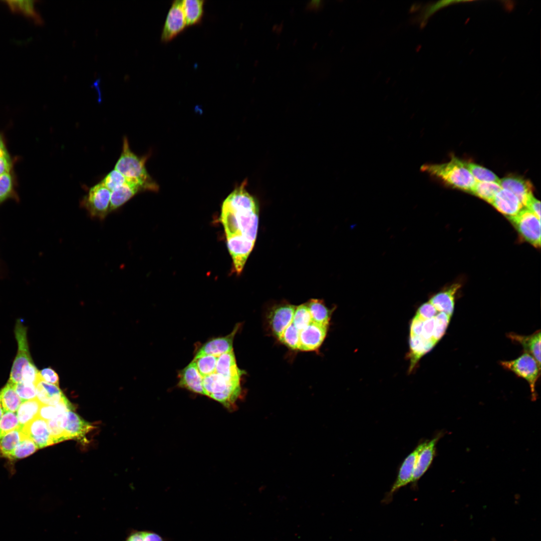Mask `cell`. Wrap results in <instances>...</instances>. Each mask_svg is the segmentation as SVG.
I'll use <instances>...</instances> for the list:
<instances>
[{"label":"cell","instance_id":"obj_1","mask_svg":"<svg viewBox=\"0 0 541 541\" xmlns=\"http://www.w3.org/2000/svg\"><path fill=\"white\" fill-rule=\"evenodd\" d=\"M221 221L226 238L240 236L255 242L258 226L255 200L247 193L229 194L222 206Z\"/></svg>","mask_w":541,"mask_h":541},{"label":"cell","instance_id":"obj_2","mask_svg":"<svg viewBox=\"0 0 541 541\" xmlns=\"http://www.w3.org/2000/svg\"><path fill=\"white\" fill-rule=\"evenodd\" d=\"M421 170L454 188L470 192L476 182L465 161L454 156L444 163L424 165Z\"/></svg>","mask_w":541,"mask_h":541},{"label":"cell","instance_id":"obj_3","mask_svg":"<svg viewBox=\"0 0 541 541\" xmlns=\"http://www.w3.org/2000/svg\"><path fill=\"white\" fill-rule=\"evenodd\" d=\"M147 157H141L136 155L131 150L127 138L124 137L121 153L114 169L125 177L137 181L144 191H156L158 189V186L145 167Z\"/></svg>","mask_w":541,"mask_h":541},{"label":"cell","instance_id":"obj_4","mask_svg":"<svg viewBox=\"0 0 541 541\" xmlns=\"http://www.w3.org/2000/svg\"><path fill=\"white\" fill-rule=\"evenodd\" d=\"M205 395L221 404L229 411L236 407V402L241 393L240 382L225 378L214 372L203 378Z\"/></svg>","mask_w":541,"mask_h":541},{"label":"cell","instance_id":"obj_5","mask_svg":"<svg viewBox=\"0 0 541 541\" xmlns=\"http://www.w3.org/2000/svg\"><path fill=\"white\" fill-rule=\"evenodd\" d=\"M111 192L100 182L91 187L80 202L89 215L94 219L104 220L108 215Z\"/></svg>","mask_w":541,"mask_h":541},{"label":"cell","instance_id":"obj_6","mask_svg":"<svg viewBox=\"0 0 541 541\" xmlns=\"http://www.w3.org/2000/svg\"><path fill=\"white\" fill-rule=\"evenodd\" d=\"M501 365L525 379L529 384L532 400L536 399L535 383L539 376L540 367L530 354L525 352L518 358L509 361H502Z\"/></svg>","mask_w":541,"mask_h":541},{"label":"cell","instance_id":"obj_7","mask_svg":"<svg viewBox=\"0 0 541 541\" xmlns=\"http://www.w3.org/2000/svg\"><path fill=\"white\" fill-rule=\"evenodd\" d=\"M16 338L18 350L12 367L9 382L15 384L22 381V373L24 369L33 363L31 357L27 338V330L20 321H18L15 329Z\"/></svg>","mask_w":541,"mask_h":541},{"label":"cell","instance_id":"obj_8","mask_svg":"<svg viewBox=\"0 0 541 541\" xmlns=\"http://www.w3.org/2000/svg\"><path fill=\"white\" fill-rule=\"evenodd\" d=\"M509 219L521 235L535 246L540 244V219L526 208Z\"/></svg>","mask_w":541,"mask_h":541},{"label":"cell","instance_id":"obj_9","mask_svg":"<svg viewBox=\"0 0 541 541\" xmlns=\"http://www.w3.org/2000/svg\"><path fill=\"white\" fill-rule=\"evenodd\" d=\"M187 27L182 1H174L168 12L161 34L163 42L173 39Z\"/></svg>","mask_w":541,"mask_h":541},{"label":"cell","instance_id":"obj_10","mask_svg":"<svg viewBox=\"0 0 541 541\" xmlns=\"http://www.w3.org/2000/svg\"><path fill=\"white\" fill-rule=\"evenodd\" d=\"M296 307L290 304H280L273 307L269 312V327L274 335L279 339L292 323Z\"/></svg>","mask_w":541,"mask_h":541},{"label":"cell","instance_id":"obj_11","mask_svg":"<svg viewBox=\"0 0 541 541\" xmlns=\"http://www.w3.org/2000/svg\"><path fill=\"white\" fill-rule=\"evenodd\" d=\"M227 238V245L237 274L241 273L254 245V242L240 236Z\"/></svg>","mask_w":541,"mask_h":541},{"label":"cell","instance_id":"obj_12","mask_svg":"<svg viewBox=\"0 0 541 541\" xmlns=\"http://www.w3.org/2000/svg\"><path fill=\"white\" fill-rule=\"evenodd\" d=\"M328 327L312 322L300 332L299 350L311 351L318 349L326 337Z\"/></svg>","mask_w":541,"mask_h":541},{"label":"cell","instance_id":"obj_13","mask_svg":"<svg viewBox=\"0 0 541 541\" xmlns=\"http://www.w3.org/2000/svg\"><path fill=\"white\" fill-rule=\"evenodd\" d=\"M62 423L67 440H83L85 435L93 428L91 424L73 410L63 414Z\"/></svg>","mask_w":541,"mask_h":541},{"label":"cell","instance_id":"obj_14","mask_svg":"<svg viewBox=\"0 0 541 541\" xmlns=\"http://www.w3.org/2000/svg\"><path fill=\"white\" fill-rule=\"evenodd\" d=\"M22 432L32 439L38 448L54 444L47 421L37 417L21 429Z\"/></svg>","mask_w":541,"mask_h":541},{"label":"cell","instance_id":"obj_15","mask_svg":"<svg viewBox=\"0 0 541 541\" xmlns=\"http://www.w3.org/2000/svg\"><path fill=\"white\" fill-rule=\"evenodd\" d=\"M425 441L422 442L405 458L398 470L397 478L390 490L392 493L412 482L417 457Z\"/></svg>","mask_w":541,"mask_h":541},{"label":"cell","instance_id":"obj_16","mask_svg":"<svg viewBox=\"0 0 541 541\" xmlns=\"http://www.w3.org/2000/svg\"><path fill=\"white\" fill-rule=\"evenodd\" d=\"M499 185L503 189L513 193L524 207L528 198L532 195V185L529 181L515 175H509L500 179Z\"/></svg>","mask_w":541,"mask_h":541},{"label":"cell","instance_id":"obj_17","mask_svg":"<svg viewBox=\"0 0 541 541\" xmlns=\"http://www.w3.org/2000/svg\"><path fill=\"white\" fill-rule=\"evenodd\" d=\"M440 437V435H438L430 440L425 441L417 457L412 482H416L431 465L435 455L436 446Z\"/></svg>","mask_w":541,"mask_h":541},{"label":"cell","instance_id":"obj_18","mask_svg":"<svg viewBox=\"0 0 541 541\" xmlns=\"http://www.w3.org/2000/svg\"><path fill=\"white\" fill-rule=\"evenodd\" d=\"M239 325H236L229 335L212 339L203 344L196 354H206L218 357L224 353L233 351V341Z\"/></svg>","mask_w":541,"mask_h":541},{"label":"cell","instance_id":"obj_19","mask_svg":"<svg viewBox=\"0 0 541 541\" xmlns=\"http://www.w3.org/2000/svg\"><path fill=\"white\" fill-rule=\"evenodd\" d=\"M490 204L509 217L516 215L524 207L513 193L503 188L497 193Z\"/></svg>","mask_w":541,"mask_h":541},{"label":"cell","instance_id":"obj_20","mask_svg":"<svg viewBox=\"0 0 541 541\" xmlns=\"http://www.w3.org/2000/svg\"><path fill=\"white\" fill-rule=\"evenodd\" d=\"M178 378V386L179 387L195 393L205 395L203 387V377L198 372L193 361L179 372Z\"/></svg>","mask_w":541,"mask_h":541},{"label":"cell","instance_id":"obj_21","mask_svg":"<svg viewBox=\"0 0 541 541\" xmlns=\"http://www.w3.org/2000/svg\"><path fill=\"white\" fill-rule=\"evenodd\" d=\"M128 178L126 183L111 191L110 212L121 207L138 192L144 191L138 182Z\"/></svg>","mask_w":541,"mask_h":541},{"label":"cell","instance_id":"obj_22","mask_svg":"<svg viewBox=\"0 0 541 541\" xmlns=\"http://www.w3.org/2000/svg\"><path fill=\"white\" fill-rule=\"evenodd\" d=\"M215 372L228 380L240 382L242 373L237 366L233 351L222 354L217 358Z\"/></svg>","mask_w":541,"mask_h":541},{"label":"cell","instance_id":"obj_23","mask_svg":"<svg viewBox=\"0 0 541 541\" xmlns=\"http://www.w3.org/2000/svg\"><path fill=\"white\" fill-rule=\"evenodd\" d=\"M36 396L43 405L55 406L65 397L59 385L40 380L36 384Z\"/></svg>","mask_w":541,"mask_h":541},{"label":"cell","instance_id":"obj_24","mask_svg":"<svg viewBox=\"0 0 541 541\" xmlns=\"http://www.w3.org/2000/svg\"><path fill=\"white\" fill-rule=\"evenodd\" d=\"M459 288L458 285H453L449 289L436 294L430 299L429 302L437 312H444L452 316L454 308L455 295Z\"/></svg>","mask_w":541,"mask_h":541},{"label":"cell","instance_id":"obj_25","mask_svg":"<svg viewBox=\"0 0 541 541\" xmlns=\"http://www.w3.org/2000/svg\"><path fill=\"white\" fill-rule=\"evenodd\" d=\"M4 2L12 12L21 14L36 24H43V19L35 7V1L7 0Z\"/></svg>","mask_w":541,"mask_h":541},{"label":"cell","instance_id":"obj_26","mask_svg":"<svg viewBox=\"0 0 541 541\" xmlns=\"http://www.w3.org/2000/svg\"><path fill=\"white\" fill-rule=\"evenodd\" d=\"M512 340L522 345L525 352L530 354L536 361L540 367V333L538 332L530 336H522L514 333L508 334Z\"/></svg>","mask_w":541,"mask_h":541},{"label":"cell","instance_id":"obj_27","mask_svg":"<svg viewBox=\"0 0 541 541\" xmlns=\"http://www.w3.org/2000/svg\"><path fill=\"white\" fill-rule=\"evenodd\" d=\"M306 304L312 322L328 326L333 310L327 308L321 300L311 299Z\"/></svg>","mask_w":541,"mask_h":541},{"label":"cell","instance_id":"obj_28","mask_svg":"<svg viewBox=\"0 0 541 541\" xmlns=\"http://www.w3.org/2000/svg\"><path fill=\"white\" fill-rule=\"evenodd\" d=\"M203 0H183L182 8L187 26L199 23L204 13Z\"/></svg>","mask_w":541,"mask_h":541},{"label":"cell","instance_id":"obj_29","mask_svg":"<svg viewBox=\"0 0 541 541\" xmlns=\"http://www.w3.org/2000/svg\"><path fill=\"white\" fill-rule=\"evenodd\" d=\"M436 344L432 340H427L420 336H410L411 366L414 367L420 358L428 352Z\"/></svg>","mask_w":541,"mask_h":541},{"label":"cell","instance_id":"obj_30","mask_svg":"<svg viewBox=\"0 0 541 541\" xmlns=\"http://www.w3.org/2000/svg\"><path fill=\"white\" fill-rule=\"evenodd\" d=\"M42 404L36 399L23 401L16 414L21 427H22L38 417Z\"/></svg>","mask_w":541,"mask_h":541},{"label":"cell","instance_id":"obj_31","mask_svg":"<svg viewBox=\"0 0 541 541\" xmlns=\"http://www.w3.org/2000/svg\"><path fill=\"white\" fill-rule=\"evenodd\" d=\"M0 402L4 412H17L23 402L16 393L13 384L8 382L0 391Z\"/></svg>","mask_w":541,"mask_h":541},{"label":"cell","instance_id":"obj_32","mask_svg":"<svg viewBox=\"0 0 541 541\" xmlns=\"http://www.w3.org/2000/svg\"><path fill=\"white\" fill-rule=\"evenodd\" d=\"M22 428L14 430L0 437V454L10 458L11 455L23 437Z\"/></svg>","mask_w":541,"mask_h":541},{"label":"cell","instance_id":"obj_33","mask_svg":"<svg viewBox=\"0 0 541 541\" xmlns=\"http://www.w3.org/2000/svg\"><path fill=\"white\" fill-rule=\"evenodd\" d=\"M501 188L498 183L476 182L470 192L491 203L497 193Z\"/></svg>","mask_w":541,"mask_h":541},{"label":"cell","instance_id":"obj_34","mask_svg":"<svg viewBox=\"0 0 541 541\" xmlns=\"http://www.w3.org/2000/svg\"><path fill=\"white\" fill-rule=\"evenodd\" d=\"M461 2H465V1H440L435 3L427 5L422 9L415 21L419 25L420 27L422 28L425 26L429 18L436 12L441 8L450 5Z\"/></svg>","mask_w":541,"mask_h":541},{"label":"cell","instance_id":"obj_35","mask_svg":"<svg viewBox=\"0 0 541 541\" xmlns=\"http://www.w3.org/2000/svg\"><path fill=\"white\" fill-rule=\"evenodd\" d=\"M217 358L206 354H196L192 361L203 378L215 372Z\"/></svg>","mask_w":541,"mask_h":541},{"label":"cell","instance_id":"obj_36","mask_svg":"<svg viewBox=\"0 0 541 541\" xmlns=\"http://www.w3.org/2000/svg\"><path fill=\"white\" fill-rule=\"evenodd\" d=\"M465 163L476 182H492L499 183L500 179L489 169L472 162Z\"/></svg>","mask_w":541,"mask_h":541},{"label":"cell","instance_id":"obj_37","mask_svg":"<svg viewBox=\"0 0 541 541\" xmlns=\"http://www.w3.org/2000/svg\"><path fill=\"white\" fill-rule=\"evenodd\" d=\"M12 172L0 176V204L16 196L15 179Z\"/></svg>","mask_w":541,"mask_h":541},{"label":"cell","instance_id":"obj_38","mask_svg":"<svg viewBox=\"0 0 541 541\" xmlns=\"http://www.w3.org/2000/svg\"><path fill=\"white\" fill-rule=\"evenodd\" d=\"M39 448L34 442L23 434V438L13 451L10 458L20 459L26 457L34 453Z\"/></svg>","mask_w":541,"mask_h":541},{"label":"cell","instance_id":"obj_39","mask_svg":"<svg viewBox=\"0 0 541 541\" xmlns=\"http://www.w3.org/2000/svg\"><path fill=\"white\" fill-rule=\"evenodd\" d=\"M64 414H58L55 417L47 421L49 430L54 444L67 440L62 423Z\"/></svg>","mask_w":541,"mask_h":541},{"label":"cell","instance_id":"obj_40","mask_svg":"<svg viewBox=\"0 0 541 541\" xmlns=\"http://www.w3.org/2000/svg\"><path fill=\"white\" fill-rule=\"evenodd\" d=\"M312 322L311 315L306 304L296 307L292 323L297 329L301 331Z\"/></svg>","mask_w":541,"mask_h":541},{"label":"cell","instance_id":"obj_41","mask_svg":"<svg viewBox=\"0 0 541 541\" xmlns=\"http://www.w3.org/2000/svg\"><path fill=\"white\" fill-rule=\"evenodd\" d=\"M451 317L444 312H439L434 317L435 325L431 340L435 344L444 335Z\"/></svg>","mask_w":541,"mask_h":541},{"label":"cell","instance_id":"obj_42","mask_svg":"<svg viewBox=\"0 0 541 541\" xmlns=\"http://www.w3.org/2000/svg\"><path fill=\"white\" fill-rule=\"evenodd\" d=\"M300 331L292 323L284 331L280 341L293 350H298L299 347Z\"/></svg>","mask_w":541,"mask_h":541},{"label":"cell","instance_id":"obj_43","mask_svg":"<svg viewBox=\"0 0 541 541\" xmlns=\"http://www.w3.org/2000/svg\"><path fill=\"white\" fill-rule=\"evenodd\" d=\"M19 428L22 427L17 414L10 411L4 412L0 420V437Z\"/></svg>","mask_w":541,"mask_h":541},{"label":"cell","instance_id":"obj_44","mask_svg":"<svg viewBox=\"0 0 541 541\" xmlns=\"http://www.w3.org/2000/svg\"><path fill=\"white\" fill-rule=\"evenodd\" d=\"M128 179V177L114 169L108 173L100 182L111 192L126 183Z\"/></svg>","mask_w":541,"mask_h":541},{"label":"cell","instance_id":"obj_45","mask_svg":"<svg viewBox=\"0 0 541 541\" xmlns=\"http://www.w3.org/2000/svg\"><path fill=\"white\" fill-rule=\"evenodd\" d=\"M14 389L22 401L37 398L36 385L21 382L13 384Z\"/></svg>","mask_w":541,"mask_h":541},{"label":"cell","instance_id":"obj_46","mask_svg":"<svg viewBox=\"0 0 541 541\" xmlns=\"http://www.w3.org/2000/svg\"><path fill=\"white\" fill-rule=\"evenodd\" d=\"M437 312L434 307L428 302L419 308L415 316L422 321H425L434 317Z\"/></svg>","mask_w":541,"mask_h":541},{"label":"cell","instance_id":"obj_47","mask_svg":"<svg viewBox=\"0 0 541 541\" xmlns=\"http://www.w3.org/2000/svg\"><path fill=\"white\" fill-rule=\"evenodd\" d=\"M40 380L59 385V378L57 373L51 368H46L39 372Z\"/></svg>","mask_w":541,"mask_h":541},{"label":"cell","instance_id":"obj_48","mask_svg":"<svg viewBox=\"0 0 541 541\" xmlns=\"http://www.w3.org/2000/svg\"><path fill=\"white\" fill-rule=\"evenodd\" d=\"M13 160L8 151L0 154V176L12 171Z\"/></svg>","mask_w":541,"mask_h":541},{"label":"cell","instance_id":"obj_49","mask_svg":"<svg viewBox=\"0 0 541 541\" xmlns=\"http://www.w3.org/2000/svg\"><path fill=\"white\" fill-rule=\"evenodd\" d=\"M57 415L55 406L42 404L38 413V417L48 421Z\"/></svg>","mask_w":541,"mask_h":541},{"label":"cell","instance_id":"obj_50","mask_svg":"<svg viewBox=\"0 0 541 541\" xmlns=\"http://www.w3.org/2000/svg\"><path fill=\"white\" fill-rule=\"evenodd\" d=\"M435 325V318L425 320L423 322L422 332L420 337L423 339L431 340Z\"/></svg>","mask_w":541,"mask_h":541},{"label":"cell","instance_id":"obj_51","mask_svg":"<svg viewBox=\"0 0 541 541\" xmlns=\"http://www.w3.org/2000/svg\"><path fill=\"white\" fill-rule=\"evenodd\" d=\"M525 207L540 219V202L533 195L528 198Z\"/></svg>","mask_w":541,"mask_h":541},{"label":"cell","instance_id":"obj_52","mask_svg":"<svg viewBox=\"0 0 541 541\" xmlns=\"http://www.w3.org/2000/svg\"><path fill=\"white\" fill-rule=\"evenodd\" d=\"M424 321L415 316L410 326V336H420Z\"/></svg>","mask_w":541,"mask_h":541},{"label":"cell","instance_id":"obj_53","mask_svg":"<svg viewBox=\"0 0 541 541\" xmlns=\"http://www.w3.org/2000/svg\"><path fill=\"white\" fill-rule=\"evenodd\" d=\"M144 541H166L165 538L152 530H144Z\"/></svg>","mask_w":541,"mask_h":541},{"label":"cell","instance_id":"obj_54","mask_svg":"<svg viewBox=\"0 0 541 541\" xmlns=\"http://www.w3.org/2000/svg\"><path fill=\"white\" fill-rule=\"evenodd\" d=\"M322 1H311L309 2L306 7L305 10L307 11H313L318 12L323 8L324 3Z\"/></svg>","mask_w":541,"mask_h":541},{"label":"cell","instance_id":"obj_55","mask_svg":"<svg viewBox=\"0 0 541 541\" xmlns=\"http://www.w3.org/2000/svg\"><path fill=\"white\" fill-rule=\"evenodd\" d=\"M144 530H133L124 541H144Z\"/></svg>","mask_w":541,"mask_h":541},{"label":"cell","instance_id":"obj_56","mask_svg":"<svg viewBox=\"0 0 541 541\" xmlns=\"http://www.w3.org/2000/svg\"><path fill=\"white\" fill-rule=\"evenodd\" d=\"M6 151H8L6 146L5 138L2 133L0 132V154Z\"/></svg>","mask_w":541,"mask_h":541},{"label":"cell","instance_id":"obj_57","mask_svg":"<svg viewBox=\"0 0 541 541\" xmlns=\"http://www.w3.org/2000/svg\"><path fill=\"white\" fill-rule=\"evenodd\" d=\"M4 413V410L3 409L2 406L1 402H0V420L1 419V418H2Z\"/></svg>","mask_w":541,"mask_h":541}]
</instances>
